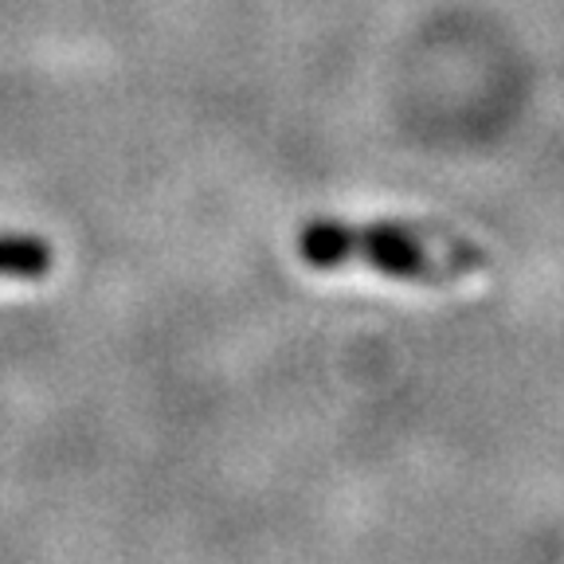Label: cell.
Wrapping results in <instances>:
<instances>
[{
    "mask_svg": "<svg viewBox=\"0 0 564 564\" xmlns=\"http://www.w3.org/2000/svg\"><path fill=\"white\" fill-rule=\"evenodd\" d=\"M55 251L40 236H0V279H44Z\"/></svg>",
    "mask_w": 564,
    "mask_h": 564,
    "instance_id": "2",
    "label": "cell"
},
{
    "mask_svg": "<svg viewBox=\"0 0 564 564\" xmlns=\"http://www.w3.org/2000/svg\"><path fill=\"white\" fill-rule=\"evenodd\" d=\"M299 259L317 271H334L345 263H361L377 274L400 282H423V286H443V282L467 279L486 271L490 259L482 247L463 243L447 231L404 228V224H334L317 220L299 231Z\"/></svg>",
    "mask_w": 564,
    "mask_h": 564,
    "instance_id": "1",
    "label": "cell"
}]
</instances>
